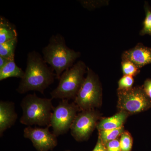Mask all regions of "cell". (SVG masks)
Here are the masks:
<instances>
[{"mask_svg":"<svg viewBox=\"0 0 151 151\" xmlns=\"http://www.w3.org/2000/svg\"><path fill=\"white\" fill-rule=\"evenodd\" d=\"M134 84L133 76L129 75H124L120 78L118 82V90H126L133 87Z\"/></svg>","mask_w":151,"mask_h":151,"instance_id":"ffe728a7","label":"cell"},{"mask_svg":"<svg viewBox=\"0 0 151 151\" xmlns=\"http://www.w3.org/2000/svg\"><path fill=\"white\" fill-rule=\"evenodd\" d=\"M122 59L129 60L139 68L151 64V47L145 46L141 43L128 50L124 51Z\"/></svg>","mask_w":151,"mask_h":151,"instance_id":"30bf717a","label":"cell"},{"mask_svg":"<svg viewBox=\"0 0 151 151\" xmlns=\"http://www.w3.org/2000/svg\"><path fill=\"white\" fill-rule=\"evenodd\" d=\"M17 39L9 41L0 44V56L10 60H14L15 52L17 43Z\"/></svg>","mask_w":151,"mask_h":151,"instance_id":"9a60e30c","label":"cell"},{"mask_svg":"<svg viewBox=\"0 0 151 151\" xmlns=\"http://www.w3.org/2000/svg\"><path fill=\"white\" fill-rule=\"evenodd\" d=\"M14 104L8 101L0 102V136L15 124L17 119Z\"/></svg>","mask_w":151,"mask_h":151,"instance_id":"8fae6325","label":"cell"},{"mask_svg":"<svg viewBox=\"0 0 151 151\" xmlns=\"http://www.w3.org/2000/svg\"><path fill=\"white\" fill-rule=\"evenodd\" d=\"M74 103L80 111L93 110L102 103V89L98 76L89 67Z\"/></svg>","mask_w":151,"mask_h":151,"instance_id":"5b68a950","label":"cell"},{"mask_svg":"<svg viewBox=\"0 0 151 151\" xmlns=\"http://www.w3.org/2000/svg\"><path fill=\"white\" fill-rule=\"evenodd\" d=\"M118 107L120 111L128 113H137L151 108V100L142 86L118 90Z\"/></svg>","mask_w":151,"mask_h":151,"instance_id":"8992f818","label":"cell"},{"mask_svg":"<svg viewBox=\"0 0 151 151\" xmlns=\"http://www.w3.org/2000/svg\"><path fill=\"white\" fill-rule=\"evenodd\" d=\"M17 39L15 25L2 16L0 17V44Z\"/></svg>","mask_w":151,"mask_h":151,"instance_id":"4fadbf2b","label":"cell"},{"mask_svg":"<svg viewBox=\"0 0 151 151\" xmlns=\"http://www.w3.org/2000/svg\"><path fill=\"white\" fill-rule=\"evenodd\" d=\"M120 137L119 142L121 151H132L133 139L130 133L124 131Z\"/></svg>","mask_w":151,"mask_h":151,"instance_id":"d6986e66","label":"cell"},{"mask_svg":"<svg viewBox=\"0 0 151 151\" xmlns=\"http://www.w3.org/2000/svg\"><path fill=\"white\" fill-rule=\"evenodd\" d=\"M42 52L44 60L54 70L58 79L64 71L74 65L73 63L80 55V52L66 45L65 38L60 34L52 36Z\"/></svg>","mask_w":151,"mask_h":151,"instance_id":"7a4b0ae2","label":"cell"},{"mask_svg":"<svg viewBox=\"0 0 151 151\" xmlns=\"http://www.w3.org/2000/svg\"><path fill=\"white\" fill-rule=\"evenodd\" d=\"M92 151H107L105 144H104L99 137L96 146Z\"/></svg>","mask_w":151,"mask_h":151,"instance_id":"603a6c76","label":"cell"},{"mask_svg":"<svg viewBox=\"0 0 151 151\" xmlns=\"http://www.w3.org/2000/svg\"><path fill=\"white\" fill-rule=\"evenodd\" d=\"M146 17L143 23V28L140 32L141 35H149L151 36V9L147 3L145 5Z\"/></svg>","mask_w":151,"mask_h":151,"instance_id":"e0dca14e","label":"cell"},{"mask_svg":"<svg viewBox=\"0 0 151 151\" xmlns=\"http://www.w3.org/2000/svg\"><path fill=\"white\" fill-rule=\"evenodd\" d=\"M24 74V71L17 66L14 60H10L4 67L0 69V81L11 77L22 78Z\"/></svg>","mask_w":151,"mask_h":151,"instance_id":"5bb4252c","label":"cell"},{"mask_svg":"<svg viewBox=\"0 0 151 151\" xmlns=\"http://www.w3.org/2000/svg\"><path fill=\"white\" fill-rule=\"evenodd\" d=\"M142 87L147 96L151 100V79H147Z\"/></svg>","mask_w":151,"mask_h":151,"instance_id":"7402d4cb","label":"cell"},{"mask_svg":"<svg viewBox=\"0 0 151 151\" xmlns=\"http://www.w3.org/2000/svg\"><path fill=\"white\" fill-rule=\"evenodd\" d=\"M122 72L124 75L136 76L139 73L140 68L134 63L126 60H122Z\"/></svg>","mask_w":151,"mask_h":151,"instance_id":"ac0fdd59","label":"cell"},{"mask_svg":"<svg viewBox=\"0 0 151 151\" xmlns=\"http://www.w3.org/2000/svg\"><path fill=\"white\" fill-rule=\"evenodd\" d=\"M87 67L83 61L79 60L64 71L60 78L57 87L50 92L52 99L75 100L84 82Z\"/></svg>","mask_w":151,"mask_h":151,"instance_id":"277c9868","label":"cell"},{"mask_svg":"<svg viewBox=\"0 0 151 151\" xmlns=\"http://www.w3.org/2000/svg\"><path fill=\"white\" fill-rule=\"evenodd\" d=\"M79 110L75 103L62 100L54 108L50 120V127L57 137L65 134L70 130L71 125Z\"/></svg>","mask_w":151,"mask_h":151,"instance_id":"52a82bcc","label":"cell"},{"mask_svg":"<svg viewBox=\"0 0 151 151\" xmlns=\"http://www.w3.org/2000/svg\"><path fill=\"white\" fill-rule=\"evenodd\" d=\"M56 75L54 70L45 62L43 57L35 51L27 55V67L17 91L19 94L37 91L43 94L53 83Z\"/></svg>","mask_w":151,"mask_h":151,"instance_id":"6da1fadb","label":"cell"},{"mask_svg":"<svg viewBox=\"0 0 151 151\" xmlns=\"http://www.w3.org/2000/svg\"><path fill=\"white\" fill-rule=\"evenodd\" d=\"M129 116V113L120 111L112 117L102 119L97 124V127L100 130L113 129L123 127L124 123Z\"/></svg>","mask_w":151,"mask_h":151,"instance_id":"7c38bea8","label":"cell"},{"mask_svg":"<svg viewBox=\"0 0 151 151\" xmlns=\"http://www.w3.org/2000/svg\"><path fill=\"white\" fill-rule=\"evenodd\" d=\"M52 100L38 97L35 93L27 95L21 103L22 110L20 119L21 124L27 127L37 125L50 127L52 114L54 109Z\"/></svg>","mask_w":151,"mask_h":151,"instance_id":"3957f363","label":"cell"},{"mask_svg":"<svg viewBox=\"0 0 151 151\" xmlns=\"http://www.w3.org/2000/svg\"><path fill=\"white\" fill-rule=\"evenodd\" d=\"M105 145L107 151H121L120 142L118 139L110 141Z\"/></svg>","mask_w":151,"mask_h":151,"instance_id":"44dd1931","label":"cell"},{"mask_svg":"<svg viewBox=\"0 0 151 151\" xmlns=\"http://www.w3.org/2000/svg\"><path fill=\"white\" fill-rule=\"evenodd\" d=\"M99 131V137L103 141L104 144L118 139L119 136L124 133V127L113 129L100 130Z\"/></svg>","mask_w":151,"mask_h":151,"instance_id":"2e32d148","label":"cell"},{"mask_svg":"<svg viewBox=\"0 0 151 151\" xmlns=\"http://www.w3.org/2000/svg\"><path fill=\"white\" fill-rule=\"evenodd\" d=\"M99 114L93 110L81 111L77 114L70 127V133L76 140H87L97 127Z\"/></svg>","mask_w":151,"mask_h":151,"instance_id":"ba28073f","label":"cell"},{"mask_svg":"<svg viewBox=\"0 0 151 151\" xmlns=\"http://www.w3.org/2000/svg\"><path fill=\"white\" fill-rule=\"evenodd\" d=\"M45 128L27 127L24 130V137L29 139L37 151H48L55 147L58 144L57 137Z\"/></svg>","mask_w":151,"mask_h":151,"instance_id":"9c48e42d","label":"cell"},{"mask_svg":"<svg viewBox=\"0 0 151 151\" xmlns=\"http://www.w3.org/2000/svg\"><path fill=\"white\" fill-rule=\"evenodd\" d=\"M10 60L6 58L0 56V69L4 67Z\"/></svg>","mask_w":151,"mask_h":151,"instance_id":"cb8c5ba5","label":"cell"}]
</instances>
